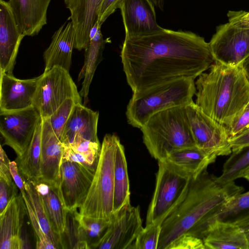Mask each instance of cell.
Here are the masks:
<instances>
[{
    "instance_id": "31",
    "label": "cell",
    "mask_w": 249,
    "mask_h": 249,
    "mask_svg": "<svg viewBox=\"0 0 249 249\" xmlns=\"http://www.w3.org/2000/svg\"><path fill=\"white\" fill-rule=\"evenodd\" d=\"M224 163L222 173L217 177L219 183L226 184L242 178L244 170L249 166V145L232 151Z\"/></svg>"
},
{
    "instance_id": "16",
    "label": "cell",
    "mask_w": 249,
    "mask_h": 249,
    "mask_svg": "<svg viewBox=\"0 0 249 249\" xmlns=\"http://www.w3.org/2000/svg\"><path fill=\"white\" fill-rule=\"evenodd\" d=\"M39 76L20 79L0 72V111L21 110L33 106Z\"/></svg>"
},
{
    "instance_id": "28",
    "label": "cell",
    "mask_w": 249,
    "mask_h": 249,
    "mask_svg": "<svg viewBox=\"0 0 249 249\" xmlns=\"http://www.w3.org/2000/svg\"><path fill=\"white\" fill-rule=\"evenodd\" d=\"M42 123L43 119L39 123L26 149L15 160L23 177L35 183L38 182L40 178Z\"/></svg>"
},
{
    "instance_id": "39",
    "label": "cell",
    "mask_w": 249,
    "mask_h": 249,
    "mask_svg": "<svg viewBox=\"0 0 249 249\" xmlns=\"http://www.w3.org/2000/svg\"><path fill=\"white\" fill-rule=\"evenodd\" d=\"M167 249H206L202 239L184 234L175 239Z\"/></svg>"
},
{
    "instance_id": "13",
    "label": "cell",
    "mask_w": 249,
    "mask_h": 249,
    "mask_svg": "<svg viewBox=\"0 0 249 249\" xmlns=\"http://www.w3.org/2000/svg\"><path fill=\"white\" fill-rule=\"evenodd\" d=\"M210 46L215 60L240 66L249 56V29L236 27L228 22L218 26Z\"/></svg>"
},
{
    "instance_id": "12",
    "label": "cell",
    "mask_w": 249,
    "mask_h": 249,
    "mask_svg": "<svg viewBox=\"0 0 249 249\" xmlns=\"http://www.w3.org/2000/svg\"><path fill=\"white\" fill-rule=\"evenodd\" d=\"M143 228L140 207L126 204L114 213L107 230L92 249H133Z\"/></svg>"
},
{
    "instance_id": "46",
    "label": "cell",
    "mask_w": 249,
    "mask_h": 249,
    "mask_svg": "<svg viewBox=\"0 0 249 249\" xmlns=\"http://www.w3.org/2000/svg\"><path fill=\"white\" fill-rule=\"evenodd\" d=\"M232 151L249 145V129L247 131L229 139Z\"/></svg>"
},
{
    "instance_id": "3",
    "label": "cell",
    "mask_w": 249,
    "mask_h": 249,
    "mask_svg": "<svg viewBox=\"0 0 249 249\" xmlns=\"http://www.w3.org/2000/svg\"><path fill=\"white\" fill-rule=\"evenodd\" d=\"M196 104L207 115L226 127L242 113L249 102V81L241 66L215 61L209 72L196 83Z\"/></svg>"
},
{
    "instance_id": "26",
    "label": "cell",
    "mask_w": 249,
    "mask_h": 249,
    "mask_svg": "<svg viewBox=\"0 0 249 249\" xmlns=\"http://www.w3.org/2000/svg\"><path fill=\"white\" fill-rule=\"evenodd\" d=\"M36 183L37 189L41 196L52 228L60 239L61 249V239L66 226L67 210L55 186L41 182Z\"/></svg>"
},
{
    "instance_id": "35",
    "label": "cell",
    "mask_w": 249,
    "mask_h": 249,
    "mask_svg": "<svg viewBox=\"0 0 249 249\" xmlns=\"http://www.w3.org/2000/svg\"><path fill=\"white\" fill-rule=\"evenodd\" d=\"M68 146L84 157L90 165H97L101 149L100 142L79 138Z\"/></svg>"
},
{
    "instance_id": "41",
    "label": "cell",
    "mask_w": 249,
    "mask_h": 249,
    "mask_svg": "<svg viewBox=\"0 0 249 249\" xmlns=\"http://www.w3.org/2000/svg\"><path fill=\"white\" fill-rule=\"evenodd\" d=\"M229 22L242 29H249V12L243 10L229 11L227 13Z\"/></svg>"
},
{
    "instance_id": "19",
    "label": "cell",
    "mask_w": 249,
    "mask_h": 249,
    "mask_svg": "<svg viewBox=\"0 0 249 249\" xmlns=\"http://www.w3.org/2000/svg\"><path fill=\"white\" fill-rule=\"evenodd\" d=\"M27 213L25 201L20 193L0 214V249H20V236Z\"/></svg>"
},
{
    "instance_id": "51",
    "label": "cell",
    "mask_w": 249,
    "mask_h": 249,
    "mask_svg": "<svg viewBox=\"0 0 249 249\" xmlns=\"http://www.w3.org/2000/svg\"><path fill=\"white\" fill-rule=\"evenodd\" d=\"M249 181V166L246 169L242 174V177Z\"/></svg>"
},
{
    "instance_id": "42",
    "label": "cell",
    "mask_w": 249,
    "mask_h": 249,
    "mask_svg": "<svg viewBox=\"0 0 249 249\" xmlns=\"http://www.w3.org/2000/svg\"><path fill=\"white\" fill-rule=\"evenodd\" d=\"M122 0H103L99 17L98 23L100 25L116 10L119 8Z\"/></svg>"
},
{
    "instance_id": "47",
    "label": "cell",
    "mask_w": 249,
    "mask_h": 249,
    "mask_svg": "<svg viewBox=\"0 0 249 249\" xmlns=\"http://www.w3.org/2000/svg\"><path fill=\"white\" fill-rule=\"evenodd\" d=\"M32 247L26 230H22L20 236V249H31Z\"/></svg>"
},
{
    "instance_id": "24",
    "label": "cell",
    "mask_w": 249,
    "mask_h": 249,
    "mask_svg": "<svg viewBox=\"0 0 249 249\" xmlns=\"http://www.w3.org/2000/svg\"><path fill=\"white\" fill-rule=\"evenodd\" d=\"M216 158L195 146L176 151L163 161L184 175L196 178L214 162Z\"/></svg>"
},
{
    "instance_id": "2",
    "label": "cell",
    "mask_w": 249,
    "mask_h": 249,
    "mask_svg": "<svg viewBox=\"0 0 249 249\" xmlns=\"http://www.w3.org/2000/svg\"><path fill=\"white\" fill-rule=\"evenodd\" d=\"M244 189L235 182H218L217 177L207 169L191 178L182 197L160 223L157 249H167L175 239L184 234L196 237L204 221L213 212L230 202Z\"/></svg>"
},
{
    "instance_id": "23",
    "label": "cell",
    "mask_w": 249,
    "mask_h": 249,
    "mask_svg": "<svg viewBox=\"0 0 249 249\" xmlns=\"http://www.w3.org/2000/svg\"><path fill=\"white\" fill-rule=\"evenodd\" d=\"M75 33L71 21L66 22L54 33L51 43L43 53L44 71L59 67L70 71Z\"/></svg>"
},
{
    "instance_id": "40",
    "label": "cell",
    "mask_w": 249,
    "mask_h": 249,
    "mask_svg": "<svg viewBox=\"0 0 249 249\" xmlns=\"http://www.w3.org/2000/svg\"><path fill=\"white\" fill-rule=\"evenodd\" d=\"M226 128L229 135V139L248 130L249 129V108H245L231 125Z\"/></svg>"
},
{
    "instance_id": "33",
    "label": "cell",
    "mask_w": 249,
    "mask_h": 249,
    "mask_svg": "<svg viewBox=\"0 0 249 249\" xmlns=\"http://www.w3.org/2000/svg\"><path fill=\"white\" fill-rule=\"evenodd\" d=\"M77 210H67L66 226L61 239V249H89V245L83 240L81 235L79 223L76 216Z\"/></svg>"
},
{
    "instance_id": "50",
    "label": "cell",
    "mask_w": 249,
    "mask_h": 249,
    "mask_svg": "<svg viewBox=\"0 0 249 249\" xmlns=\"http://www.w3.org/2000/svg\"><path fill=\"white\" fill-rule=\"evenodd\" d=\"M154 6L161 11H163L165 0H150Z\"/></svg>"
},
{
    "instance_id": "8",
    "label": "cell",
    "mask_w": 249,
    "mask_h": 249,
    "mask_svg": "<svg viewBox=\"0 0 249 249\" xmlns=\"http://www.w3.org/2000/svg\"><path fill=\"white\" fill-rule=\"evenodd\" d=\"M70 98L82 103V97L69 71L54 67L39 75L33 106L42 119L49 118Z\"/></svg>"
},
{
    "instance_id": "45",
    "label": "cell",
    "mask_w": 249,
    "mask_h": 249,
    "mask_svg": "<svg viewBox=\"0 0 249 249\" xmlns=\"http://www.w3.org/2000/svg\"><path fill=\"white\" fill-rule=\"evenodd\" d=\"M10 170L15 183L20 190L21 194L25 193L24 181L25 178L21 174L16 161H10Z\"/></svg>"
},
{
    "instance_id": "38",
    "label": "cell",
    "mask_w": 249,
    "mask_h": 249,
    "mask_svg": "<svg viewBox=\"0 0 249 249\" xmlns=\"http://www.w3.org/2000/svg\"><path fill=\"white\" fill-rule=\"evenodd\" d=\"M18 187L14 180L0 178V214L9 203L18 195Z\"/></svg>"
},
{
    "instance_id": "6",
    "label": "cell",
    "mask_w": 249,
    "mask_h": 249,
    "mask_svg": "<svg viewBox=\"0 0 249 249\" xmlns=\"http://www.w3.org/2000/svg\"><path fill=\"white\" fill-rule=\"evenodd\" d=\"M119 140L114 134H107L104 136L91 184L79 208L80 214L112 221L114 215L115 160Z\"/></svg>"
},
{
    "instance_id": "25",
    "label": "cell",
    "mask_w": 249,
    "mask_h": 249,
    "mask_svg": "<svg viewBox=\"0 0 249 249\" xmlns=\"http://www.w3.org/2000/svg\"><path fill=\"white\" fill-rule=\"evenodd\" d=\"M99 26L95 35L90 38V43L85 49L84 65L78 74V81L83 79L79 94L84 99V105L89 102L88 95L94 74L102 59V53L109 38L104 39Z\"/></svg>"
},
{
    "instance_id": "4",
    "label": "cell",
    "mask_w": 249,
    "mask_h": 249,
    "mask_svg": "<svg viewBox=\"0 0 249 249\" xmlns=\"http://www.w3.org/2000/svg\"><path fill=\"white\" fill-rule=\"evenodd\" d=\"M185 107H174L156 113L140 128L147 150L158 161H164L178 150L196 146Z\"/></svg>"
},
{
    "instance_id": "43",
    "label": "cell",
    "mask_w": 249,
    "mask_h": 249,
    "mask_svg": "<svg viewBox=\"0 0 249 249\" xmlns=\"http://www.w3.org/2000/svg\"><path fill=\"white\" fill-rule=\"evenodd\" d=\"M65 161L76 162L89 167L97 166V165H90L82 155L74 151L69 146L64 144L61 163Z\"/></svg>"
},
{
    "instance_id": "37",
    "label": "cell",
    "mask_w": 249,
    "mask_h": 249,
    "mask_svg": "<svg viewBox=\"0 0 249 249\" xmlns=\"http://www.w3.org/2000/svg\"><path fill=\"white\" fill-rule=\"evenodd\" d=\"M23 199L25 201L28 214L36 237V248L37 249H56L55 245L43 232L30 205L25 199Z\"/></svg>"
},
{
    "instance_id": "48",
    "label": "cell",
    "mask_w": 249,
    "mask_h": 249,
    "mask_svg": "<svg viewBox=\"0 0 249 249\" xmlns=\"http://www.w3.org/2000/svg\"><path fill=\"white\" fill-rule=\"evenodd\" d=\"M240 66L246 77L249 81V56L244 59Z\"/></svg>"
},
{
    "instance_id": "36",
    "label": "cell",
    "mask_w": 249,
    "mask_h": 249,
    "mask_svg": "<svg viewBox=\"0 0 249 249\" xmlns=\"http://www.w3.org/2000/svg\"><path fill=\"white\" fill-rule=\"evenodd\" d=\"M160 230V224L145 226L137 236L133 249H157Z\"/></svg>"
},
{
    "instance_id": "21",
    "label": "cell",
    "mask_w": 249,
    "mask_h": 249,
    "mask_svg": "<svg viewBox=\"0 0 249 249\" xmlns=\"http://www.w3.org/2000/svg\"><path fill=\"white\" fill-rule=\"evenodd\" d=\"M98 119V111L76 103L65 124L61 141L66 145L79 138L100 142L97 136Z\"/></svg>"
},
{
    "instance_id": "44",
    "label": "cell",
    "mask_w": 249,
    "mask_h": 249,
    "mask_svg": "<svg viewBox=\"0 0 249 249\" xmlns=\"http://www.w3.org/2000/svg\"><path fill=\"white\" fill-rule=\"evenodd\" d=\"M10 160L2 147L0 146V178L6 180H13L10 170Z\"/></svg>"
},
{
    "instance_id": "52",
    "label": "cell",
    "mask_w": 249,
    "mask_h": 249,
    "mask_svg": "<svg viewBox=\"0 0 249 249\" xmlns=\"http://www.w3.org/2000/svg\"><path fill=\"white\" fill-rule=\"evenodd\" d=\"M249 108V102L248 103V105H247L246 107L245 108Z\"/></svg>"
},
{
    "instance_id": "22",
    "label": "cell",
    "mask_w": 249,
    "mask_h": 249,
    "mask_svg": "<svg viewBox=\"0 0 249 249\" xmlns=\"http://www.w3.org/2000/svg\"><path fill=\"white\" fill-rule=\"evenodd\" d=\"M202 239L206 249H249L244 231L231 222H213L205 231Z\"/></svg>"
},
{
    "instance_id": "10",
    "label": "cell",
    "mask_w": 249,
    "mask_h": 249,
    "mask_svg": "<svg viewBox=\"0 0 249 249\" xmlns=\"http://www.w3.org/2000/svg\"><path fill=\"white\" fill-rule=\"evenodd\" d=\"M96 168L76 162L61 163L55 186L66 210L73 211L80 208L88 194Z\"/></svg>"
},
{
    "instance_id": "1",
    "label": "cell",
    "mask_w": 249,
    "mask_h": 249,
    "mask_svg": "<svg viewBox=\"0 0 249 249\" xmlns=\"http://www.w3.org/2000/svg\"><path fill=\"white\" fill-rule=\"evenodd\" d=\"M120 56L133 93L182 78L195 79L215 61L204 37L190 31L164 28L125 38Z\"/></svg>"
},
{
    "instance_id": "14",
    "label": "cell",
    "mask_w": 249,
    "mask_h": 249,
    "mask_svg": "<svg viewBox=\"0 0 249 249\" xmlns=\"http://www.w3.org/2000/svg\"><path fill=\"white\" fill-rule=\"evenodd\" d=\"M119 8L125 30V38L161 31L156 21L155 6L150 0H122Z\"/></svg>"
},
{
    "instance_id": "18",
    "label": "cell",
    "mask_w": 249,
    "mask_h": 249,
    "mask_svg": "<svg viewBox=\"0 0 249 249\" xmlns=\"http://www.w3.org/2000/svg\"><path fill=\"white\" fill-rule=\"evenodd\" d=\"M42 119L40 178L38 182L55 186L61 164L64 144L48 120Z\"/></svg>"
},
{
    "instance_id": "9",
    "label": "cell",
    "mask_w": 249,
    "mask_h": 249,
    "mask_svg": "<svg viewBox=\"0 0 249 249\" xmlns=\"http://www.w3.org/2000/svg\"><path fill=\"white\" fill-rule=\"evenodd\" d=\"M185 108L190 130L197 147L216 157L231 153L226 126L207 115L194 101Z\"/></svg>"
},
{
    "instance_id": "7",
    "label": "cell",
    "mask_w": 249,
    "mask_h": 249,
    "mask_svg": "<svg viewBox=\"0 0 249 249\" xmlns=\"http://www.w3.org/2000/svg\"><path fill=\"white\" fill-rule=\"evenodd\" d=\"M158 166L155 191L148 209L145 226L160 224L182 197L191 178L165 161H158Z\"/></svg>"
},
{
    "instance_id": "49",
    "label": "cell",
    "mask_w": 249,
    "mask_h": 249,
    "mask_svg": "<svg viewBox=\"0 0 249 249\" xmlns=\"http://www.w3.org/2000/svg\"><path fill=\"white\" fill-rule=\"evenodd\" d=\"M238 225L241 227L244 231L248 240L249 246V221L238 224Z\"/></svg>"
},
{
    "instance_id": "11",
    "label": "cell",
    "mask_w": 249,
    "mask_h": 249,
    "mask_svg": "<svg viewBox=\"0 0 249 249\" xmlns=\"http://www.w3.org/2000/svg\"><path fill=\"white\" fill-rule=\"evenodd\" d=\"M39 111L33 106L13 111H0V132L4 144L20 156L31 142L42 120Z\"/></svg>"
},
{
    "instance_id": "27",
    "label": "cell",
    "mask_w": 249,
    "mask_h": 249,
    "mask_svg": "<svg viewBox=\"0 0 249 249\" xmlns=\"http://www.w3.org/2000/svg\"><path fill=\"white\" fill-rule=\"evenodd\" d=\"M216 220L231 222L237 225L249 221V191L241 194L209 215L200 227L198 237L202 239L208 226Z\"/></svg>"
},
{
    "instance_id": "34",
    "label": "cell",
    "mask_w": 249,
    "mask_h": 249,
    "mask_svg": "<svg viewBox=\"0 0 249 249\" xmlns=\"http://www.w3.org/2000/svg\"><path fill=\"white\" fill-rule=\"evenodd\" d=\"M76 103H80L73 99H68L49 118H46L60 140L65 124Z\"/></svg>"
},
{
    "instance_id": "20",
    "label": "cell",
    "mask_w": 249,
    "mask_h": 249,
    "mask_svg": "<svg viewBox=\"0 0 249 249\" xmlns=\"http://www.w3.org/2000/svg\"><path fill=\"white\" fill-rule=\"evenodd\" d=\"M51 0H9L7 2L21 32L25 36L37 35L47 24Z\"/></svg>"
},
{
    "instance_id": "32",
    "label": "cell",
    "mask_w": 249,
    "mask_h": 249,
    "mask_svg": "<svg viewBox=\"0 0 249 249\" xmlns=\"http://www.w3.org/2000/svg\"><path fill=\"white\" fill-rule=\"evenodd\" d=\"M76 216L83 240L89 249H92L104 236L112 221L83 215L77 210Z\"/></svg>"
},
{
    "instance_id": "29",
    "label": "cell",
    "mask_w": 249,
    "mask_h": 249,
    "mask_svg": "<svg viewBox=\"0 0 249 249\" xmlns=\"http://www.w3.org/2000/svg\"><path fill=\"white\" fill-rule=\"evenodd\" d=\"M130 185L124 146L119 140L117 144L115 167L113 214L130 203Z\"/></svg>"
},
{
    "instance_id": "17",
    "label": "cell",
    "mask_w": 249,
    "mask_h": 249,
    "mask_svg": "<svg viewBox=\"0 0 249 249\" xmlns=\"http://www.w3.org/2000/svg\"><path fill=\"white\" fill-rule=\"evenodd\" d=\"M102 0H64L74 31L75 49L80 51L89 44L90 31L98 23Z\"/></svg>"
},
{
    "instance_id": "15",
    "label": "cell",
    "mask_w": 249,
    "mask_h": 249,
    "mask_svg": "<svg viewBox=\"0 0 249 249\" xmlns=\"http://www.w3.org/2000/svg\"><path fill=\"white\" fill-rule=\"evenodd\" d=\"M24 36L8 2L0 0V72L13 74L19 48Z\"/></svg>"
},
{
    "instance_id": "30",
    "label": "cell",
    "mask_w": 249,
    "mask_h": 249,
    "mask_svg": "<svg viewBox=\"0 0 249 249\" xmlns=\"http://www.w3.org/2000/svg\"><path fill=\"white\" fill-rule=\"evenodd\" d=\"M24 185L25 193L21 194L23 198L30 205L43 232L55 245L56 249H61L60 239L52 228L45 210L41 196L37 189L36 183L25 178Z\"/></svg>"
},
{
    "instance_id": "5",
    "label": "cell",
    "mask_w": 249,
    "mask_h": 249,
    "mask_svg": "<svg viewBox=\"0 0 249 249\" xmlns=\"http://www.w3.org/2000/svg\"><path fill=\"white\" fill-rule=\"evenodd\" d=\"M194 79L182 78L145 91L133 93L127 106L128 123L141 128L154 114L193 102L196 89Z\"/></svg>"
}]
</instances>
